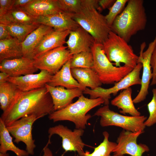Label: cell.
Wrapping results in <instances>:
<instances>
[{
	"mask_svg": "<svg viewBox=\"0 0 156 156\" xmlns=\"http://www.w3.org/2000/svg\"><path fill=\"white\" fill-rule=\"evenodd\" d=\"M15 0H0V14L5 13L12 9Z\"/></svg>",
	"mask_w": 156,
	"mask_h": 156,
	"instance_id": "36",
	"label": "cell"
},
{
	"mask_svg": "<svg viewBox=\"0 0 156 156\" xmlns=\"http://www.w3.org/2000/svg\"><path fill=\"white\" fill-rule=\"evenodd\" d=\"M33 61L34 59L24 57L4 60L0 62V71L11 77L34 74L39 70L34 66Z\"/></svg>",
	"mask_w": 156,
	"mask_h": 156,
	"instance_id": "14",
	"label": "cell"
},
{
	"mask_svg": "<svg viewBox=\"0 0 156 156\" xmlns=\"http://www.w3.org/2000/svg\"><path fill=\"white\" fill-rule=\"evenodd\" d=\"M70 31L54 29L45 36L35 47L30 58L34 59L53 49L64 46Z\"/></svg>",
	"mask_w": 156,
	"mask_h": 156,
	"instance_id": "16",
	"label": "cell"
},
{
	"mask_svg": "<svg viewBox=\"0 0 156 156\" xmlns=\"http://www.w3.org/2000/svg\"><path fill=\"white\" fill-rule=\"evenodd\" d=\"M53 30L50 27L40 24L21 43L23 57L30 58L35 47L45 36Z\"/></svg>",
	"mask_w": 156,
	"mask_h": 156,
	"instance_id": "23",
	"label": "cell"
},
{
	"mask_svg": "<svg viewBox=\"0 0 156 156\" xmlns=\"http://www.w3.org/2000/svg\"><path fill=\"white\" fill-rule=\"evenodd\" d=\"M21 8L35 18L62 12L59 7L57 0H33Z\"/></svg>",
	"mask_w": 156,
	"mask_h": 156,
	"instance_id": "20",
	"label": "cell"
},
{
	"mask_svg": "<svg viewBox=\"0 0 156 156\" xmlns=\"http://www.w3.org/2000/svg\"><path fill=\"white\" fill-rule=\"evenodd\" d=\"M33 17L21 8L14 7L0 14V23L7 25L12 24H32L36 23Z\"/></svg>",
	"mask_w": 156,
	"mask_h": 156,
	"instance_id": "25",
	"label": "cell"
},
{
	"mask_svg": "<svg viewBox=\"0 0 156 156\" xmlns=\"http://www.w3.org/2000/svg\"><path fill=\"white\" fill-rule=\"evenodd\" d=\"M45 87L52 98L54 111L65 107L72 103L75 98L79 97L83 93V90L80 88L67 89L61 86H51L47 84Z\"/></svg>",
	"mask_w": 156,
	"mask_h": 156,
	"instance_id": "18",
	"label": "cell"
},
{
	"mask_svg": "<svg viewBox=\"0 0 156 156\" xmlns=\"http://www.w3.org/2000/svg\"><path fill=\"white\" fill-rule=\"evenodd\" d=\"M53 75L44 70L37 74H28L18 77H10L8 81L15 85L20 90L26 92L41 88L51 80Z\"/></svg>",
	"mask_w": 156,
	"mask_h": 156,
	"instance_id": "15",
	"label": "cell"
},
{
	"mask_svg": "<svg viewBox=\"0 0 156 156\" xmlns=\"http://www.w3.org/2000/svg\"><path fill=\"white\" fill-rule=\"evenodd\" d=\"M142 68V64L138 63L130 73L120 81L115 83L112 87L106 89L100 86L94 89L86 88L83 91V93L89 94L91 99L101 98L104 101L105 105H109L111 94L115 95L120 90L133 85H141V79L140 75Z\"/></svg>",
	"mask_w": 156,
	"mask_h": 156,
	"instance_id": "8",
	"label": "cell"
},
{
	"mask_svg": "<svg viewBox=\"0 0 156 156\" xmlns=\"http://www.w3.org/2000/svg\"><path fill=\"white\" fill-rule=\"evenodd\" d=\"M48 146V145L47 144L43 148V155L42 156H55L53 155L51 150Z\"/></svg>",
	"mask_w": 156,
	"mask_h": 156,
	"instance_id": "42",
	"label": "cell"
},
{
	"mask_svg": "<svg viewBox=\"0 0 156 156\" xmlns=\"http://www.w3.org/2000/svg\"><path fill=\"white\" fill-rule=\"evenodd\" d=\"M153 97L147 105L149 116L144 122L146 127H150L156 123V88L152 90Z\"/></svg>",
	"mask_w": 156,
	"mask_h": 156,
	"instance_id": "34",
	"label": "cell"
},
{
	"mask_svg": "<svg viewBox=\"0 0 156 156\" xmlns=\"http://www.w3.org/2000/svg\"><path fill=\"white\" fill-rule=\"evenodd\" d=\"M12 37L6 27V25L0 23V40L10 38Z\"/></svg>",
	"mask_w": 156,
	"mask_h": 156,
	"instance_id": "38",
	"label": "cell"
},
{
	"mask_svg": "<svg viewBox=\"0 0 156 156\" xmlns=\"http://www.w3.org/2000/svg\"><path fill=\"white\" fill-rule=\"evenodd\" d=\"M10 76L7 73L2 72L0 73V84L8 82Z\"/></svg>",
	"mask_w": 156,
	"mask_h": 156,
	"instance_id": "41",
	"label": "cell"
},
{
	"mask_svg": "<svg viewBox=\"0 0 156 156\" xmlns=\"http://www.w3.org/2000/svg\"><path fill=\"white\" fill-rule=\"evenodd\" d=\"M74 14L61 12L40 16L36 18V22L50 27L54 29L73 31L80 26L73 18Z\"/></svg>",
	"mask_w": 156,
	"mask_h": 156,
	"instance_id": "17",
	"label": "cell"
},
{
	"mask_svg": "<svg viewBox=\"0 0 156 156\" xmlns=\"http://www.w3.org/2000/svg\"><path fill=\"white\" fill-rule=\"evenodd\" d=\"M82 8L87 7H93L98 11L102 10L99 3V0H81Z\"/></svg>",
	"mask_w": 156,
	"mask_h": 156,
	"instance_id": "37",
	"label": "cell"
},
{
	"mask_svg": "<svg viewBox=\"0 0 156 156\" xmlns=\"http://www.w3.org/2000/svg\"><path fill=\"white\" fill-rule=\"evenodd\" d=\"M4 122L0 118V153H5L8 151L14 152L17 156H28L26 150L16 146Z\"/></svg>",
	"mask_w": 156,
	"mask_h": 156,
	"instance_id": "27",
	"label": "cell"
},
{
	"mask_svg": "<svg viewBox=\"0 0 156 156\" xmlns=\"http://www.w3.org/2000/svg\"><path fill=\"white\" fill-rule=\"evenodd\" d=\"M40 118L34 115L24 116L6 127L10 134L14 138V142L18 144L23 142L26 145V150L29 155L34 154L36 147L33 139L32 130L33 124Z\"/></svg>",
	"mask_w": 156,
	"mask_h": 156,
	"instance_id": "10",
	"label": "cell"
},
{
	"mask_svg": "<svg viewBox=\"0 0 156 156\" xmlns=\"http://www.w3.org/2000/svg\"><path fill=\"white\" fill-rule=\"evenodd\" d=\"M57 2L63 12L77 14L82 9L81 0H57Z\"/></svg>",
	"mask_w": 156,
	"mask_h": 156,
	"instance_id": "32",
	"label": "cell"
},
{
	"mask_svg": "<svg viewBox=\"0 0 156 156\" xmlns=\"http://www.w3.org/2000/svg\"><path fill=\"white\" fill-rule=\"evenodd\" d=\"M18 89L15 85L8 81L0 84V108L3 112L10 106Z\"/></svg>",
	"mask_w": 156,
	"mask_h": 156,
	"instance_id": "29",
	"label": "cell"
},
{
	"mask_svg": "<svg viewBox=\"0 0 156 156\" xmlns=\"http://www.w3.org/2000/svg\"><path fill=\"white\" fill-rule=\"evenodd\" d=\"M115 0H99V5L101 9L109 8L114 3Z\"/></svg>",
	"mask_w": 156,
	"mask_h": 156,
	"instance_id": "39",
	"label": "cell"
},
{
	"mask_svg": "<svg viewBox=\"0 0 156 156\" xmlns=\"http://www.w3.org/2000/svg\"><path fill=\"white\" fill-rule=\"evenodd\" d=\"M94 115L101 117L100 124L102 127L116 126L132 132L144 131L146 127L144 122L147 119L144 116H128L121 115L110 110L109 105H105L100 108Z\"/></svg>",
	"mask_w": 156,
	"mask_h": 156,
	"instance_id": "7",
	"label": "cell"
},
{
	"mask_svg": "<svg viewBox=\"0 0 156 156\" xmlns=\"http://www.w3.org/2000/svg\"><path fill=\"white\" fill-rule=\"evenodd\" d=\"M33 0H15L14 7L21 8L27 5Z\"/></svg>",
	"mask_w": 156,
	"mask_h": 156,
	"instance_id": "40",
	"label": "cell"
},
{
	"mask_svg": "<svg viewBox=\"0 0 156 156\" xmlns=\"http://www.w3.org/2000/svg\"><path fill=\"white\" fill-rule=\"evenodd\" d=\"M23 57L21 42L11 37L0 40V62L4 60Z\"/></svg>",
	"mask_w": 156,
	"mask_h": 156,
	"instance_id": "26",
	"label": "cell"
},
{
	"mask_svg": "<svg viewBox=\"0 0 156 156\" xmlns=\"http://www.w3.org/2000/svg\"><path fill=\"white\" fill-rule=\"evenodd\" d=\"M0 156H9V154L7 153H0Z\"/></svg>",
	"mask_w": 156,
	"mask_h": 156,
	"instance_id": "43",
	"label": "cell"
},
{
	"mask_svg": "<svg viewBox=\"0 0 156 156\" xmlns=\"http://www.w3.org/2000/svg\"><path fill=\"white\" fill-rule=\"evenodd\" d=\"M93 55L91 51H84L73 55L71 59V68H92L93 66Z\"/></svg>",
	"mask_w": 156,
	"mask_h": 156,
	"instance_id": "31",
	"label": "cell"
},
{
	"mask_svg": "<svg viewBox=\"0 0 156 156\" xmlns=\"http://www.w3.org/2000/svg\"><path fill=\"white\" fill-rule=\"evenodd\" d=\"M132 88L130 87L123 90L120 94L112 99L111 104L121 110L120 113L124 114H128L132 116H139L141 114L135 108L131 94Z\"/></svg>",
	"mask_w": 156,
	"mask_h": 156,
	"instance_id": "24",
	"label": "cell"
},
{
	"mask_svg": "<svg viewBox=\"0 0 156 156\" xmlns=\"http://www.w3.org/2000/svg\"><path fill=\"white\" fill-rule=\"evenodd\" d=\"M144 2L143 0H128L111 26V31L128 43L133 36L146 27L147 18Z\"/></svg>",
	"mask_w": 156,
	"mask_h": 156,
	"instance_id": "2",
	"label": "cell"
},
{
	"mask_svg": "<svg viewBox=\"0 0 156 156\" xmlns=\"http://www.w3.org/2000/svg\"><path fill=\"white\" fill-rule=\"evenodd\" d=\"M73 55L67 47L63 46L53 49L34 59L33 64L38 70H44L53 75L71 59Z\"/></svg>",
	"mask_w": 156,
	"mask_h": 156,
	"instance_id": "9",
	"label": "cell"
},
{
	"mask_svg": "<svg viewBox=\"0 0 156 156\" xmlns=\"http://www.w3.org/2000/svg\"><path fill=\"white\" fill-rule=\"evenodd\" d=\"M84 132L83 129L75 128L72 131L67 127L59 124L49 128V140L47 144L51 143V136L57 134L61 138L62 146L66 151L77 152L79 156H87L83 151L85 144L81 138Z\"/></svg>",
	"mask_w": 156,
	"mask_h": 156,
	"instance_id": "11",
	"label": "cell"
},
{
	"mask_svg": "<svg viewBox=\"0 0 156 156\" xmlns=\"http://www.w3.org/2000/svg\"><path fill=\"white\" fill-rule=\"evenodd\" d=\"M94 42L93 37L81 26L70 31L66 41L68 49L72 55L84 51H91Z\"/></svg>",
	"mask_w": 156,
	"mask_h": 156,
	"instance_id": "19",
	"label": "cell"
},
{
	"mask_svg": "<svg viewBox=\"0 0 156 156\" xmlns=\"http://www.w3.org/2000/svg\"><path fill=\"white\" fill-rule=\"evenodd\" d=\"M103 134L104 137L103 142L94 148L91 153L86 151L87 156H116L114 155H111V153L116 146L117 143L109 140V134L107 131H104Z\"/></svg>",
	"mask_w": 156,
	"mask_h": 156,
	"instance_id": "30",
	"label": "cell"
},
{
	"mask_svg": "<svg viewBox=\"0 0 156 156\" xmlns=\"http://www.w3.org/2000/svg\"><path fill=\"white\" fill-rule=\"evenodd\" d=\"M128 0H116L109 9L108 14L105 16L107 21L110 27L116 17L124 9Z\"/></svg>",
	"mask_w": 156,
	"mask_h": 156,
	"instance_id": "33",
	"label": "cell"
},
{
	"mask_svg": "<svg viewBox=\"0 0 156 156\" xmlns=\"http://www.w3.org/2000/svg\"><path fill=\"white\" fill-rule=\"evenodd\" d=\"M156 43V36L153 40L149 44L145 51L140 53L138 63L142 64L143 71L141 78V88L138 94L133 100L134 103H139L144 101L148 94L150 81L152 78L151 58Z\"/></svg>",
	"mask_w": 156,
	"mask_h": 156,
	"instance_id": "13",
	"label": "cell"
},
{
	"mask_svg": "<svg viewBox=\"0 0 156 156\" xmlns=\"http://www.w3.org/2000/svg\"><path fill=\"white\" fill-rule=\"evenodd\" d=\"M150 64L152 68V81L151 86L156 84V43L151 54Z\"/></svg>",
	"mask_w": 156,
	"mask_h": 156,
	"instance_id": "35",
	"label": "cell"
},
{
	"mask_svg": "<svg viewBox=\"0 0 156 156\" xmlns=\"http://www.w3.org/2000/svg\"><path fill=\"white\" fill-rule=\"evenodd\" d=\"M54 111L51 96L45 87L23 92L18 89L11 103L0 118L6 127L27 116L39 118Z\"/></svg>",
	"mask_w": 156,
	"mask_h": 156,
	"instance_id": "1",
	"label": "cell"
},
{
	"mask_svg": "<svg viewBox=\"0 0 156 156\" xmlns=\"http://www.w3.org/2000/svg\"><path fill=\"white\" fill-rule=\"evenodd\" d=\"M71 72L73 77L83 90L87 87L94 89L100 87L102 84L96 73L92 68H72Z\"/></svg>",
	"mask_w": 156,
	"mask_h": 156,
	"instance_id": "22",
	"label": "cell"
},
{
	"mask_svg": "<svg viewBox=\"0 0 156 156\" xmlns=\"http://www.w3.org/2000/svg\"><path fill=\"white\" fill-rule=\"evenodd\" d=\"M40 25L36 23L30 24H12L6 25V27L12 37L16 38L22 43Z\"/></svg>",
	"mask_w": 156,
	"mask_h": 156,
	"instance_id": "28",
	"label": "cell"
},
{
	"mask_svg": "<svg viewBox=\"0 0 156 156\" xmlns=\"http://www.w3.org/2000/svg\"><path fill=\"white\" fill-rule=\"evenodd\" d=\"M91 52L94 59L92 68L102 84H111L118 82L133 69L125 65L120 67L114 66L105 55L102 44L94 41L91 47Z\"/></svg>",
	"mask_w": 156,
	"mask_h": 156,
	"instance_id": "4",
	"label": "cell"
},
{
	"mask_svg": "<svg viewBox=\"0 0 156 156\" xmlns=\"http://www.w3.org/2000/svg\"><path fill=\"white\" fill-rule=\"evenodd\" d=\"M105 55L117 67L121 63L133 69L138 63L139 56L134 53L132 47L123 38L111 31L102 44Z\"/></svg>",
	"mask_w": 156,
	"mask_h": 156,
	"instance_id": "5",
	"label": "cell"
},
{
	"mask_svg": "<svg viewBox=\"0 0 156 156\" xmlns=\"http://www.w3.org/2000/svg\"><path fill=\"white\" fill-rule=\"evenodd\" d=\"M144 131L136 132L123 130L121 132L116 141L117 145L113 151L114 155L116 156H123L128 154L131 156H142L145 152L149 150L146 145L138 144V137Z\"/></svg>",
	"mask_w": 156,
	"mask_h": 156,
	"instance_id": "12",
	"label": "cell"
},
{
	"mask_svg": "<svg viewBox=\"0 0 156 156\" xmlns=\"http://www.w3.org/2000/svg\"><path fill=\"white\" fill-rule=\"evenodd\" d=\"M101 98L91 99L82 95L75 102L62 109L54 111L48 118L53 122L68 120L74 123L76 129H84L91 115L87 113L93 108L104 104Z\"/></svg>",
	"mask_w": 156,
	"mask_h": 156,
	"instance_id": "3",
	"label": "cell"
},
{
	"mask_svg": "<svg viewBox=\"0 0 156 156\" xmlns=\"http://www.w3.org/2000/svg\"><path fill=\"white\" fill-rule=\"evenodd\" d=\"M71 59L69 60L55 74L53 75L50 81L47 84L53 87L61 86L67 89L83 87L73 77L70 66Z\"/></svg>",
	"mask_w": 156,
	"mask_h": 156,
	"instance_id": "21",
	"label": "cell"
},
{
	"mask_svg": "<svg viewBox=\"0 0 156 156\" xmlns=\"http://www.w3.org/2000/svg\"><path fill=\"white\" fill-rule=\"evenodd\" d=\"M73 18L93 37L96 42L102 44L111 31L105 16L94 7L83 8L79 12L74 14Z\"/></svg>",
	"mask_w": 156,
	"mask_h": 156,
	"instance_id": "6",
	"label": "cell"
}]
</instances>
